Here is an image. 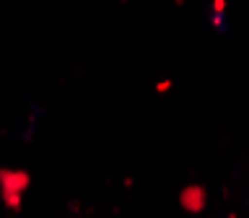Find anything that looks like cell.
Wrapping results in <instances>:
<instances>
[{
  "label": "cell",
  "mask_w": 249,
  "mask_h": 218,
  "mask_svg": "<svg viewBox=\"0 0 249 218\" xmlns=\"http://www.w3.org/2000/svg\"><path fill=\"white\" fill-rule=\"evenodd\" d=\"M29 187V174L26 171H11L3 169L0 171V192H3V202L11 210L21 208V195Z\"/></svg>",
  "instance_id": "obj_1"
},
{
  "label": "cell",
  "mask_w": 249,
  "mask_h": 218,
  "mask_svg": "<svg viewBox=\"0 0 249 218\" xmlns=\"http://www.w3.org/2000/svg\"><path fill=\"white\" fill-rule=\"evenodd\" d=\"M208 202V192L202 184H187L182 192H179V205H182L187 213H200Z\"/></svg>",
  "instance_id": "obj_2"
}]
</instances>
